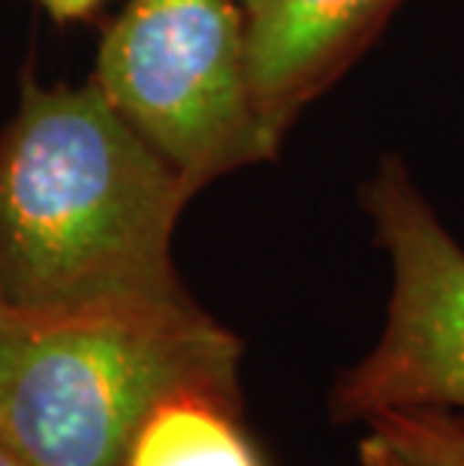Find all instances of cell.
I'll use <instances>...</instances> for the list:
<instances>
[{"label": "cell", "instance_id": "6da1fadb", "mask_svg": "<svg viewBox=\"0 0 464 466\" xmlns=\"http://www.w3.org/2000/svg\"><path fill=\"white\" fill-rule=\"evenodd\" d=\"M193 199L179 172L97 82L22 78L0 130V295L43 316L184 299L175 226Z\"/></svg>", "mask_w": 464, "mask_h": 466}, {"label": "cell", "instance_id": "7a4b0ae2", "mask_svg": "<svg viewBox=\"0 0 464 466\" xmlns=\"http://www.w3.org/2000/svg\"><path fill=\"white\" fill-rule=\"evenodd\" d=\"M244 346L196 304L6 313L0 440L34 466H124L157 406L179 394L242 403Z\"/></svg>", "mask_w": 464, "mask_h": 466}, {"label": "cell", "instance_id": "3957f363", "mask_svg": "<svg viewBox=\"0 0 464 466\" xmlns=\"http://www.w3.org/2000/svg\"><path fill=\"white\" fill-rule=\"evenodd\" d=\"M94 82L193 196L278 157L256 112L239 0H127Z\"/></svg>", "mask_w": 464, "mask_h": 466}, {"label": "cell", "instance_id": "277c9868", "mask_svg": "<svg viewBox=\"0 0 464 466\" xmlns=\"http://www.w3.org/2000/svg\"><path fill=\"white\" fill-rule=\"evenodd\" d=\"M362 208L389 259L392 289L377 343L335 382L332 419L464 410V247L395 154L365 181Z\"/></svg>", "mask_w": 464, "mask_h": 466}, {"label": "cell", "instance_id": "5b68a950", "mask_svg": "<svg viewBox=\"0 0 464 466\" xmlns=\"http://www.w3.org/2000/svg\"><path fill=\"white\" fill-rule=\"evenodd\" d=\"M401 0H251L244 43L256 112L274 145L383 34Z\"/></svg>", "mask_w": 464, "mask_h": 466}, {"label": "cell", "instance_id": "8992f818", "mask_svg": "<svg viewBox=\"0 0 464 466\" xmlns=\"http://www.w3.org/2000/svg\"><path fill=\"white\" fill-rule=\"evenodd\" d=\"M124 466H265L242 403L214 394H179L148 415Z\"/></svg>", "mask_w": 464, "mask_h": 466}, {"label": "cell", "instance_id": "52a82bcc", "mask_svg": "<svg viewBox=\"0 0 464 466\" xmlns=\"http://www.w3.org/2000/svg\"><path fill=\"white\" fill-rule=\"evenodd\" d=\"M365 424L426 466H464V421L449 410H389Z\"/></svg>", "mask_w": 464, "mask_h": 466}, {"label": "cell", "instance_id": "ba28073f", "mask_svg": "<svg viewBox=\"0 0 464 466\" xmlns=\"http://www.w3.org/2000/svg\"><path fill=\"white\" fill-rule=\"evenodd\" d=\"M359 463L362 466H426L410 451H404L398 442H392L387 433L368 428L359 440Z\"/></svg>", "mask_w": 464, "mask_h": 466}, {"label": "cell", "instance_id": "9c48e42d", "mask_svg": "<svg viewBox=\"0 0 464 466\" xmlns=\"http://www.w3.org/2000/svg\"><path fill=\"white\" fill-rule=\"evenodd\" d=\"M36 4L57 22H76V18H85L94 6H100L103 0H36Z\"/></svg>", "mask_w": 464, "mask_h": 466}, {"label": "cell", "instance_id": "30bf717a", "mask_svg": "<svg viewBox=\"0 0 464 466\" xmlns=\"http://www.w3.org/2000/svg\"><path fill=\"white\" fill-rule=\"evenodd\" d=\"M0 466H34V463H31V461H25L22 454L13 451L4 440H0Z\"/></svg>", "mask_w": 464, "mask_h": 466}, {"label": "cell", "instance_id": "8fae6325", "mask_svg": "<svg viewBox=\"0 0 464 466\" xmlns=\"http://www.w3.org/2000/svg\"><path fill=\"white\" fill-rule=\"evenodd\" d=\"M6 313H9V307L4 301V295H0V334H4V325H6Z\"/></svg>", "mask_w": 464, "mask_h": 466}, {"label": "cell", "instance_id": "7c38bea8", "mask_svg": "<svg viewBox=\"0 0 464 466\" xmlns=\"http://www.w3.org/2000/svg\"><path fill=\"white\" fill-rule=\"evenodd\" d=\"M239 4H242V6H244V4H251V0H239Z\"/></svg>", "mask_w": 464, "mask_h": 466}]
</instances>
